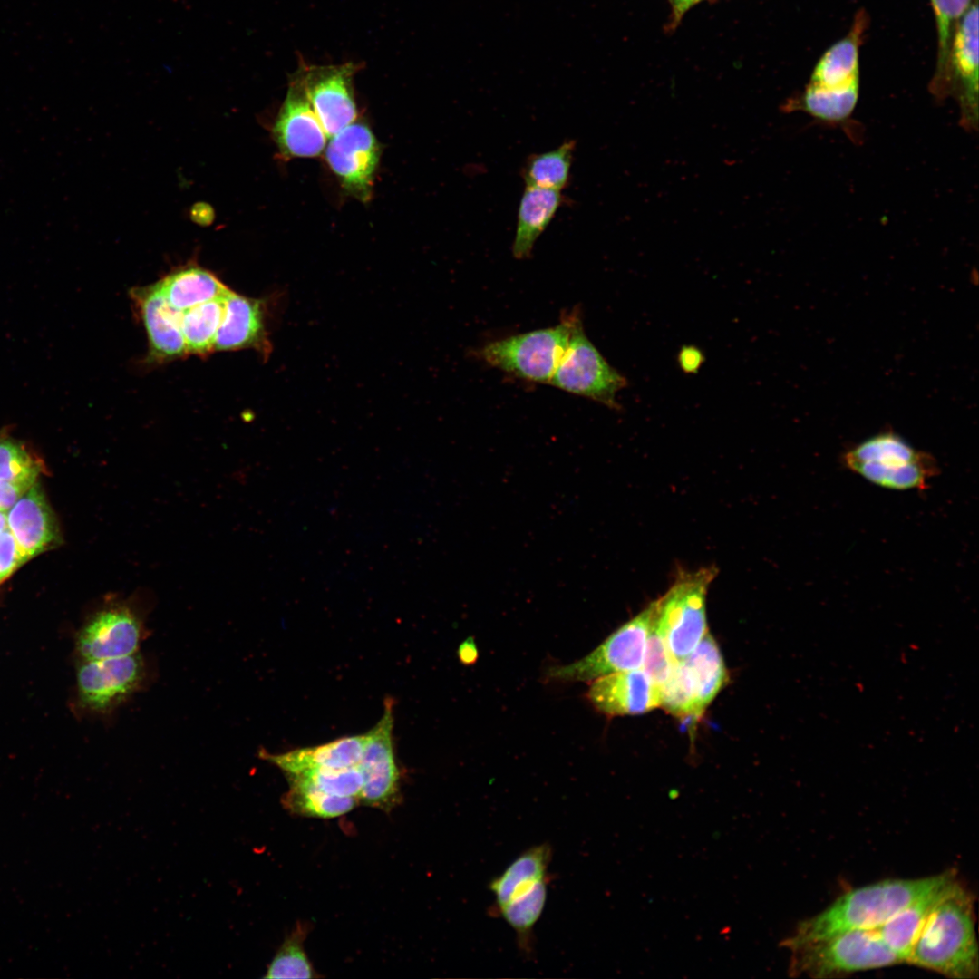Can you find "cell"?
Masks as SVG:
<instances>
[{"label":"cell","instance_id":"3957f363","mask_svg":"<svg viewBox=\"0 0 979 979\" xmlns=\"http://www.w3.org/2000/svg\"><path fill=\"white\" fill-rule=\"evenodd\" d=\"M863 21L834 44L816 64L803 92L789 101L800 111L826 123H840L853 113L859 96L858 48Z\"/></svg>","mask_w":979,"mask_h":979},{"label":"cell","instance_id":"7c38bea8","mask_svg":"<svg viewBox=\"0 0 979 979\" xmlns=\"http://www.w3.org/2000/svg\"><path fill=\"white\" fill-rule=\"evenodd\" d=\"M393 729V702L387 698L383 716L364 734L358 764L363 778L360 801L383 810H390L400 800V771L395 760Z\"/></svg>","mask_w":979,"mask_h":979},{"label":"cell","instance_id":"b9f144b4","mask_svg":"<svg viewBox=\"0 0 979 979\" xmlns=\"http://www.w3.org/2000/svg\"><path fill=\"white\" fill-rule=\"evenodd\" d=\"M699 1L700 0H689V3H690V5L692 6L693 5H694L695 3L699 2Z\"/></svg>","mask_w":979,"mask_h":979},{"label":"cell","instance_id":"2e32d148","mask_svg":"<svg viewBox=\"0 0 979 979\" xmlns=\"http://www.w3.org/2000/svg\"><path fill=\"white\" fill-rule=\"evenodd\" d=\"M950 51L954 92L960 108V124L965 131L978 129V6L971 5L961 17ZM948 85V84H947ZM947 90V89H946Z\"/></svg>","mask_w":979,"mask_h":979},{"label":"cell","instance_id":"f1b7e54d","mask_svg":"<svg viewBox=\"0 0 979 979\" xmlns=\"http://www.w3.org/2000/svg\"><path fill=\"white\" fill-rule=\"evenodd\" d=\"M287 781L289 789L283 804L299 815L331 819L351 811L359 803L354 798L327 794L297 780Z\"/></svg>","mask_w":979,"mask_h":979},{"label":"cell","instance_id":"5bb4252c","mask_svg":"<svg viewBox=\"0 0 979 979\" xmlns=\"http://www.w3.org/2000/svg\"><path fill=\"white\" fill-rule=\"evenodd\" d=\"M303 83L313 109L327 136H334L357 117L354 76L357 63L300 64Z\"/></svg>","mask_w":979,"mask_h":979},{"label":"cell","instance_id":"cb8c5ba5","mask_svg":"<svg viewBox=\"0 0 979 979\" xmlns=\"http://www.w3.org/2000/svg\"><path fill=\"white\" fill-rule=\"evenodd\" d=\"M157 284L167 301L180 312L222 297L230 290L216 275L196 264L174 269Z\"/></svg>","mask_w":979,"mask_h":979},{"label":"cell","instance_id":"8d00e7d4","mask_svg":"<svg viewBox=\"0 0 979 979\" xmlns=\"http://www.w3.org/2000/svg\"><path fill=\"white\" fill-rule=\"evenodd\" d=\"M24 562L14 536L5 528L0 533V584Z\"/></svg>","mask_w":979,"mask_h":979},{"label":"cell","instance_id":"d4e9b609","mask_svg":"<svg viewBox=\"0 0 979 979\" xmlns=\"http://www.w3.org/2000/svg\"><path fill=\"white\" fill-rule=\"evenodd\" d=\"M692 680L700 718L726 685L729 674L720 648L707 632L692 653L682 661Z\"/></svg>","mask_w":979,"mask_h":979},{"label":"cell","instance_id":"f546056e","mask_svg":"<svg viewBox=\"0 0 979 979\" xmlns=\"http://www.w3.org/2000/svg\"><path fill=\"white\" fill-rule=\"evenodd\" d=\"M548 883V877L540 879L498 907L503 919L515 930L522 946H528L530 932L543 912Z\"/></svg>","mask_w":979,"mask_h":979},{"label":"cell","instance_id":"83f0119b","mask_svg":"<svg viewBox=\"0 0 979 979\" xmlns=\"http://www.w3.org/2000/svg\"><path fill=\"white\" fill-rule=\"evenodd\" d=\"M226 296L182 312L181 329L187 354L202 355L214 350L225 312Z\"/></svg>","mask_w":979,"mask_h":979},{"label":"cell","instance_id":"44dd1931","mask_svg":"<svg viewBox=\"0 0 979 979\" xmlns=\"http://www.w3.org/2000/svg\"><path fill=\"white\" fill-rule=\"evenodd\" d=\"M364 743V734L346 736L312 747L295 749L283 753L260 750L259 756L282 770L285 775L314 769H339L358 766Z\"/></svg>","mask_w":979,"mask_h":979},{"label":"cell","instance_id":"60d3db41","mask_svg":"<svg viewBox=\"0 0 979 979\" xmlns=\"http://www.w3.org/2000/svg\"><path fill=\"white\" fill-rule=\"evenodd\" d=\"M6 528V513L0 511V533Z\"/></svg>","mask_w":979,"mask_h":979},{"label":"cell","instance_id":"603a6c76","mask_svg":"<svg viewBox=\"0 0 979 979\" xmlns=\"http://www.w3.org/2000/svg\"><path fill=\"white\" fill-rule=\"evenodd\" d=\"M565 199L560 190L526 187L518 208L512 254L517 259L528 258L536 241L546 230Z\"/></svg>","mask_w":979,"mask_h":979},{"label":"cell","instance_id":"ffe728a7","mask_svg":"<svg viewBox=\"0 0 979 979\" xmlns=\"http://www.w3.org/2000/svg\"><path fill=\"white\" fill-rule=\"evenodd\" d=\"M132 293L147 332L151 355L168 360L186 354L182 312L167 301L157 283Z\"/></svg>","mask_w":979,"mask_h":979},{"label":"cell","instance_id":"52a82bcc","mask_svg":"<svg viewBox=\"0 0 979 979\" xmlns=\"http://www.w3.org/2000/svg\"><path fill=\"white\" fill-rule=\"evenodd\" d=\"M578 313L566 315L553 327L506 337L480 348L475 355L486 363L523 380L549 383L570 337Z\"/></svg>","mask_w":979,"mask_h":979},{"label":"cell","instance_id":"4dcf8cb0","mask_svg":"<svg viewBox=\"0 0 979 979\" xmlns=\"http://www.w3.org/2000/svg\"><path fill=\"white\" fill-rule=\"evenodd\" d=\"M42 470V462L24 443L0 435V480L32 487Z\"/></svg>","mask_w":979,"mask_h":979},{"label":"cell","instance_id":"e0dca14e","mask_svg":"<svg viewBox=\"0 0 979 979\" xmlns=\"http://www.w3.org/2000/svg\"><path fill=\"white\" fill-rule=\"evenodd\" d=\"M591 682L586 698L607 716L642 714L660 707V686L642 668L612 673Z\"/></svg>","mask_w":979,"mask_h":979},{"label":"cell","instance_id":"ba28073f","mask_svg":"<svg viewBox=\"0 0 979 979\" xmlns=\"http://www.w3.org/2000/svg\"><path fill=\"white\" fill-rule=\"evenodd\" d=\"M549 383L617 410L620 404L616 395L628 382L586 337L577 314L567 346Z\"/></svg>","mask_w":979,"mask_h":979},{"label":"cell","instance_id":"8fae6325","mask_svg":"<svg viewBox=\"0 0 979 979\" xmlns=\"http://www.w3.org/2000/svg\"><path fill=\"white\" fill-rule=\"evenodd\" d=\"M147 677V664L139 653L84 660L77 671L80 704L92 712L109 713L141 689Z\"/></svg>","mask_w":979,"mask_h":979},{"label":"cell","instance_id":"4316f807","mask_svg":"<svg viewBox=\"0 0 979 979\" xmlns=\"http://www.w3.org/2000/svg\"><path fill=\"white\" fill-rule=\"evenodd\" d=\"M576 141L567 140L551 150L529 155L520 175L526 187L560 190L570 182Z\"/></svg>","mask_w":979,"mask_h":979},{"label":"cell","instance_id":"1f68e13d","mask_svg":"<svg viewBox=\"0 0 979 979\" xmlns=\"http://www.w3.org/2000/svg\"><path fill=\"white\" fill-rule=\"evenodd\" d=\"M287 780L307 784L325 793L350 797L360 801L363 778L358 766L314 769L286 775Z\"/></svg>","mask_w":979,"mask_h":979},{"label":"cell","instance_id":"7a4b0ae2","mask_svg":"<svg viewBox=\"0 0 979 979\" xmlns=\"http://www.w3.org/2000/svg\"><path fill=\"white\" fill-rule=\"evenodd\" d=\"M945 874L886 879L851 889L819 914L801 921L784 945L790 948L850 930L877 928L939 883Z\"/></svg>","mask_w":979,"mask_h":979},{"label":"cell","instance_id":"836d02e7","mask_svg":"<svg viewBox=\"0 0 979 979\" xmlns=\"http://www.w3.org/2000/svg\"><path fill=\"white\" fill-rule=\"evenodd\" d=\"M660 707L682 720L694 722L700 719L693 685L682 662L660 685Z\"/></svg>","mask_w":979,"mask_h":979},{"label":"cell","instance_id":"e575fe53","mask_svg":"<svg viewBox=\"0 0 979 979\" xmlns=\"http://www.w3.org/2000/svg\"><path fill=\"white\" fill-rule=\"evenodd\" d=\"M931 2L935 15L939 46V71L933 85V89L935 91L941 83L946 70L953 24L968 10L971 0H931Z\"/></svg>","mask_w":979,"mask_h":979},{"label":"cell","instance_id":"d6a6232c","mask_svg":"<svg viewBox=\"0 0 979 979\" xmlns=\"http://www.w3.org/2000/svg\"><path fill=\"white\" fill-rule=\"evenodd\" d=\"M306 928L298 926L287 936L270 962L264 978H313V965L304 948Z\"/></svg>","mask_w":979,"mask_h":979},{"label":"cell","instance_id":"74e56055","mask_svg":"<svg viewBox=\"0 0 979 979\" xmlns=\"http://www.w3.org/2000/svg\"><path fill=\"white\" fill-rule=\"evenodd\" d=\"M703 351L694 345H683L681 347L677 361L683 372L685 373H696L704 363Z\"/></svg>","mask_w":979,"mask_h":979},{"label":"cell","instance_id":"9a60e30c","mask_svg":"<svg viewBox=\"0 0 979 979\" xmlns=\"http://www.w3.org/2000/svg\"><path fill=\"white\" fill-rule=\"evenodd\" d=\"M286 158H312L325 148L327 135L307 97L299 67L291 74L287 92L272 129Z\"/></svg>","mask_w":979,"mask_h":979},{"label":"cell","instance_id":"9c48e42d","mask_svg":"<svg viewBox=\"0 0 979 979\" xmlns=\"http://www.w3.org/2000/svg\"><path fill=\"white\" fill-rule=\"evenodd\" d=\"M145 610L138 595L110 596L84 625L77 638L83 660L106 659L138 653L146 636Z\"/></svg>","mask_w":979,"mask_h":979},{"label":"cell","instance_id":"d6986e66","mask_svg":"<svg viewBox=\"0 0 979 979\" xmlns=\"http://www.w3.org/2000/svg\"><path fill=\"white\" fill-rule=\"evenodd\" d=\"M6 528L25 562L56 546L61 538L56 519L36 483L7 511Z\"/></svg>","mask_w":979,"mask_h":979},{"label":"cell","instance_id":"6da1fadb","mask_svg":"<svg viewBox=\"0 0 979 979\" xmlns=\"http://www.w3.org/2000/svg\"><path fill=\"white\" fill-rule=\"evenodd\" d=\"M906 963L950 978L978 977L974 899L956 877L931 911Z\"/></svg>","mask_w":979,"mask_h":979},{"label":"cell","instance_id":"7402d4cb","mask_svg":"<svg viewBox=\"0 0 979 979\" xmlns=\"http://www.w3.org/2000/svg\"><path fill=\"white\" fill-rule=\"evenodd\" d=\"M955 877V872L946 870L939 883L877 928L884 943L902 963H906L931 911L941 898L946 887Z\"/></svg>","mask_w":979,"mask_h":979},{"label":"cell","instance_id":"277c9868","mask_svg":"<svg viewBox=\"0 0 979 979\" xmlns=\"http://www.w3.org/2000/svg\"><path fill=\"white\" fill-rule=\"evenodd\" d=\"M790 971L797 975L830 978L901 964L877 928L850 930L790 947Z\"/></svg>","mask_w":979,"mask_h":979},{"label":"cell","instance_id":"484cf974","mask_svg":"<svg viewBox=\"0 0 979 979\" xmlns=\"http://www.w3.org/2000/svg\"><path fill=\"white\" fill-rule=\"evenodd\" d=\"M551 848L543 843L532 847L512 861L508 868L490 883L497 907L505 904L519 889L548 877L551 861Z\"/></svg>","mask_w":979,"mask_h":979},{"label":"cell","instance_id":"30bf717a","mask_svg":"<svg viewBox=\"0 0 979 979\" xmlns=\"http://www.w3.org/2000/svg\"><path fill=\"white\" fill-rule=\"evenodd\" d=\"M652 611L651 603L585 657L548 668L547 677L557 682H591L612 673L641 668Z\"/></svg>","mask_w":979,"mask_h":979},{"label":"cell","instance_id":"8992f818","mask_svg":"<svg viewBox=\"0 0 979 979\" xmlns=\"http://www.w3.org/2000/svg\"><path fill=\"white\" fill-rule=\"evenodd\" d=\"M716 574L713 567L681 573L674 585L653 602V615L675 663L684 660L707 630L705 598Z\"/></svg>","mask_w":979,"mask_h":979},{"label":"cell","instance_id":"d590c367","mask_svg":"<svg viewBox=\"0 0 979 979\" xmlns=\"http://www.w3.org/2000/svg\"><path fill=\"white\" fill-rule=\"evenodd\" d=\"M653 605V602H652ZM675 663L654 618L653 611L642 669L659 686L668 678Z\"/></svg>","mask_w":979,"mask_h":979},{"label":"cell","instance_id":"4fadbf2b","mask_svg":"<svg viewBox=\"0 0 979 979\" xmlns=\"http://www.w3.org/2000/svg\"><path fill=\"white\" fill-rule=\"evenodd\" d=\"M325 154L342 188L355 199L369 201L381 156V146L369 126L352 122L332 136Z\"/></svg>","mask_w":979,"mask_h":979},{"label":"cell","instance_id":"f35d334b","mask_svg":"<svg viewBox=\"0 0 979 979\" xmlns=\"http://www.w3.org/2000/svg\"><path fill=\"white\" fill-rule=\"evenodd\" d=\"M31 487L0 480V511H8Z\"/></svg>","mask_w":979,"mask_h":979},{"label":"cell","instance_id":"5b68a950","mask_svg":"<svg viewBox=\"0 0 979 979\" xmlns=\"http://www.w3.org/2000/svg\"><path fill=\"white\" fill-rule=\"evenodd\" d=\"M842 459L851 471L877 486L896 490H924L939 471L934 457L891 431L857 444Z\"/></svg>","mask_w":979,"mask_h":979},{"label":"cell","instance_id":"ac0fdd59","mask_svg":"<svg viewBox=\"0 0 979 979\" xmlns=\"http://www.w3.org/2000/svg\"><path fill=\"white\" fill-rule=\"evenodd\" d=\"M269 312L268 298H252L229 290L214 350L252 348L268 358L272 352L267 329Z\"/></svg>","mask_w":979,"mask_h":979},{"label":"cell","instance_id":"ab89813d","mask_svg":"<svg viewBox=\"0 0 979 979\" xmlns=\"http://www.w3.org/2000/svg\"><path fill=\"white\" fill-rule=\"evenodd\" d=\"M675 9V15H680L691 5L689 0H671Z\"/></svg>","mask_w":979,"mask_h":979}]
</instances>
